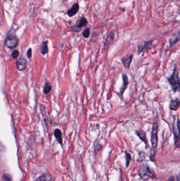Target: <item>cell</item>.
<instances>
[{"label":"cell","instance_id":"6da1fadb","mask_svg":"<svg viewBox=\"0 0 180 181\" xmlns=\"http://www.w3.org/2000/svg\"><path fill=\"white\" fill-rule=\"evenodd\" d=\"M168 81L174 92H180V78L176 67L174 68L173 74L168 78Z\"/></svg>","mask_w":180,"mask_h":181},{"label":"cell","instance_id":"7a4b0ae2","mask_svg":"<svg viewBox=\"0 0 180 181\" xmlns=\"http://www.w3.org/2000/svg\"><path fill=\"white\" fill-rule=\"evenodd\" d=\"M139 175L142 179L145 180L153 179L154 177V174L151 171L147 164H144L140 166Z\"/></svg>","mask_w":180,"mask_h":181},{"label":"cell","instance_id":"3957f363","mask_svg":"<svg viewBox=\"0 0 180 181\" xmlns=\"http://www.w3.org/2000/svg\"><path fill=\"white\" fill-rule=\"evenodd\" d=\"M19 44V40L16 36L12 35H7L5 39L4 45L5 47L10 49H15Z\"/></svg>","mask_w":180,"mask_h":181},{"label":"cell","instance_id":"277c9868","mask_svg":"<svg viewBox=\"0 0 180 181\" xmlns=\"http://www.w3.org/2000/svg\"><path fill=\"white\" fill-rule=\"evenodd\" d=\"M158 125L156 122H155L153 125L152 133H151V143L154 149H156L158 143Z\"/></svg>","mask_w":180,"mask_h":181},{"label":"cell","instance_id":"5b68a950","mask_svg":"<svg viewBox=\"0 0 180 181\" xmlns=\"http://www.w3.org/2000/svg\"><path fill=\"white\" fill-rule=\"evenodd\" d=\"M173 132L174 137V143L176 148H180V120H178L177 129L173 128Z\"/></svg>","mask_w":180,"mask_h":181},{"label":"cell","instance_id":"8992f818","mask_svg":"<svg viewBox=\"0 0 180 181\" xmlns=\"http://www.w3.org/2000/svg\"><path fill=\"white\" fill-rule=\"evenodd\" d=\"M27 61L24 57H21L16 61V67L18 70L23 71L26 68L27 66Z\"/></svg>","mask_w":180,"mask_h":181},{"label":"cell","instance_id":"52a82bcc","mask_svg":"<svg viewBox=\"0 0 180 181\" xmlns=\"http://www.w3.org/2000/svg\"><path fill=\"white\" fill-rule=\"evenodd\" d=\"M87 24H88V21L87 20V19L85 18H82V19L80 20L77 26L76 25L72 27V29L76 32H79L81 30L83 27L87 26Z\"/></svg>","mask_w":180,"mask_h":181},{"label":"cell","instance_id":"ba28073f","mask_svg":"<svg viewBox=\"0 0 180 181\" xmlns=\"http://www.w3.org/2000/svg\"><path fill=\"white\" fill-rule=\"evenodd\" d=\"M79 10V5L78 3L73 4V7L67 11V15L69 17H72L77 14Z\"/></svg>","mask_w":180,"mask_h":181},{"label":"cell","instance_id":"9c48e42d","mask_svg":"<svg viewBox=\"0 0 180 181\" xmlns=\"http://www.w3.org/2000/svg\"><path fill=\"white\" fill-rule=\"evenodd\" d=\"M152 41H153L152 40H151V41H145V42L140 44V45L138 46V54H140L142 52H145L146 50L149 48L150 46L152 45Z\"/></svg>","mask_w":180,"mask_h":181},{"label":"cell","instance_id":"30bf717a","mask_svg":"<svg viewBox=\"0 0 180 181\" xmlns=\"http://www.w3.org/2000/svg\"><path fill=\"white\" fill-rule=\"evenodd\" d=\"M132 55H127L126 56L123 57L122 59V63L124 65L125 67L126 68H129L131 62L132 61Z\"/></svg>","mask_w":180,"mask_h":181},{"label":"cell","instance_id":"8fae6325","mask_svg":"<svg viewBox=\"0 0 180 181\" xmlns=\"http://www.w3.org/2000/svg\"><path fill=\"white\" fill-rule=\"evenodd\" d=\"M122 78H123V86L120 89V94L122 97L123 95L124 91H125V89H126L127 86L129 85L128 78H127V76L125 73H123L122 74Z\"/></svg>","mask_w":180,"mask_h":181},{"label":"cell","instance_id":"7c38bea8","mask_svg":"<svg viewBox=\"0 0 180 181\" xmlns=\"http://www.w3.org/2000/svg\"><path fill=\"white\" fill-rule=\"evenodd\" d=\"M180 106V101L178 99L172 100L169 105V108L171 110H178V109Z\"/></svg>","mask_w":180,"mask_h":181},{"label":"cell","instance_id":"4fadbf2b","mask_svg":"<svg viewBox=\"0 0 180 181\" xmlns=\"http://www.w3.org/2000/svg\"><path fill=\"white\" fill-rule=\"evenodd\" d=\"M180 40V31L178 33L174 34V35L171 37V38L170 39L169 42H170V45L171 47H172L173 46L176 44L178 41Z\"/></svg>","mask_w":180,"mask_h":181},{"label":"cell","instance_id":"5bb4252c","mask_svg":"<svg viewBox=\"0 0 180 181\" xmlns=\"http://www.w3.org/2000/svg\"><path fill=\"white\" fill-rule=\"evenodd\" d=\"M54 136L56 139L58 141L60 145H62V132L61 130L59 129H56L54 132Z\"/></svg>","mask_w":180,"mask_h":181},{"label":"cell","instance_id":"9a60e30c","mask_svg":"<svg viewBox=\"0 0 180 181\" xmlns=\"http://www.w3.org/2000/svg\"><path fill=\"white\" fill-rule=\"evenodd\" d=\"M36 181H53L51 175L49 173H45L39 177Z\"/></svg>","mask_w":180,"mask_h":181},{"label":"cell","instance_id":"2e32d148","mask_svg":"<svg viewBox=\"0 0 180 181\" xmlns=\"http://www.w3.org/2000/svg\"><path fill=\"white\" fill-rule=\"evenodd\" d=\"M136 134L140 138V140H142L147 146V142L146 138V134H145V132L143 130H139L136 132Z\"/></svg>","mask_w":180,"mask_h":181},{"label":"cell","instance_id":"e0dca14e","mask_svg":"<svg viewBox=\"0 0 180 181\" xmlns=\"http://www.w3.org/2000/svg\"><path fill=\"white\" fill-rule=\"evenodd\" d=\"M48 41H45L42 42L41 46V53L42 55H46L48 52Z\"/></svg>","mask_w":180,"mask_h":181},{"label":"cell","instance_id":"ac0fdd59","mask_svg":"<svg viewBox=\"0 0 180 181\" xmlns=\"http://www.w3.org/2000/svg\"><path fill=\"white\" fill-rule=\"evenodd\" d=\"M51 85L49 84V83H46L45 85V87L43 88V93L44 94H48L51 91Z\"/></svg>","mask_w":180,"mask_h":181},{"label":"cell","instance_id":"d6986e66","mask_svg":"<svg viewBox=\"0 0 180 181\" xmlns=\"http://www.w3.org/2000/svg\"><path fill=\"white\" fill-rule=\"evenodd\" d=\"M82 36L85 38H88L90 35V28H87L83 31L82 33Z\"/></svg>","mask_w":180,"mask_h":181},{"label":"cell","instance_id":"ffe728a7","mask_svg":"<svg viewBox=\"0 0 180 181\" xmlns=\"http://www.w3.org/2000/svg\"><path fill=\"white\" fill-rule=\"evenodd\" d=\"M125 154H126V166L128 167L132 160V157H131V154L129 153L126 152Z\"/></svg>","mask_w":180,"mask_h":181},{"label":"cell","instance_id":"44dd1931","mask_svg":"<svg viewBox=\"0 0 180 181\" xmlns=\"http://www.w3.org/2000/svg\"><path fill=\"white\" fill-rule=\"evenodd\" d=\"M19 56V52L18 50H14V51H13L11 54V57L13 59H16Z\"/></svg>","mask_w":180,"mask_h":181},{"label":"cell","instance_id":"7402d4cb","mask_svg":"<svg viewBox=\"0 0 180 181\" xmlns=\"http://www.w3.org/2000/svg\"><path fill=\"white\" fill-rule=\"evenodd\" d=\"M3 181H12L11 177L7 174H3L2 177Z\"/></svg>","mask_w":180,"mask_h":181},{"label":"cell","instance_id":"603a6c76","mask_svg":"<svg viewBox=\"0 0 180 181\" xmlns=\"http://www.w3.org/2000/svg\"><path fill=\"white\" fill-rule=\"evenodd\" d=\"M155 155V151L154 149V151H152L150 154V158L151 159L152 161H154V160Z\"/></svg>","mask_w":180,"mask_h":181},{"label":"cell","instance_id":"cb8c5ba5","mask_svg":"<svg viewBox=\"0 0 180 181\" xmlns=\"http://www.w3.org/2000/svg\"><path fill=\"white\" fill-rule=\"evenodd\" d=\"M26 55L28 58H31V57H32V49L31 48H29L28 51H27V53H26Z\"/></svg>","mask_w":180,"mask_h":181},{"label":"cell","instance_id":"d4e9b609","mask_svg":"<svg viewBox=\"0 0 180 181\" xmlns=\"http://www.w3.org/2000/svg\"><path fill=\"white\" fill-rule=\"evenodd\" d=\"M168 181H175V180H174V177H171L169 178V179H168Z\"/></svg>","mask_w":180,"mask_h":181},{"label":"cell","instance_id":"484cf974","mask_svg":"<svg viewBox=\"0 0 180 181\" xmlns=\"http://www.w3.org/2000/svg\"><path fill=\"white\" fill-rule=\"evenodd\" d=\"M177 181H180V173L179 174L177 177Z\"/></svg>","mask_w":180,"mask_h":181}]
</instances>
